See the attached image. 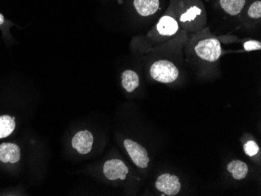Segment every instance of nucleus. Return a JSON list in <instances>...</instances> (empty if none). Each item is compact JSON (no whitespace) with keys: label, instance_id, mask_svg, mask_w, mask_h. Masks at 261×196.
<instances>
[{"label":"nucleus","instance_id":"1","mask_svg":"<svg viewBox=\"0 0 261 196\" xmlns=\"http://www.w3.org/2000/svg\"><path fill=\"white\" fill-rule=\"evenodd\" d=\"M178 70L172 62L169 61H158L152 64L150 68V75L154 80L161 83H171L178 77Z\"/></svg>","mask_w":261,"mask_h":196},{"label":"nucleus","instance_id":"2","mask_svg":"<svg viewBox=\"0 0 261 196\" xmlns=\"http://www.w3.org/2000/svg\"><path fill=\"white\" fill-rule=\"evenodd\" d=\"M198 57L208 62H215L221 55V46L216 39H206L200 41L195 47Z\"/></svg>","mask_w":261,"mask_h":196},{"label":"nucleus","instance_id":"3","mask_svg":"<svg viewBox=\"0 0 261 196\" xmlns=\"http://www.w3.org/2000/svg\"><path fill=\"white\" fill-rule=\"evenodd\" d=\"M124 145L129 156L133 159L135 164L143 169L147 167L149 163V158L144 147L130 139L124 140Z\"/></svg>","mask_w":261,"mask_h":196},{"label":"nucleus","instance_id":"4","mask_svg":"<svg viewBox=\"0 0 261 196\" xmlns=\"http://www.w3.org/2000/svg\"><path fill=\"white\" fill-rule=\"evenodd\" d=\"M155 185L158 191L169 196L178 194L181 188L179 178L171 174H164L159 176Z\"/></svg>","mask_w":261,"mask_h":196},{"label":"nucleus","instance_id":"5","mask_svg":"<svg viewBox=\"0 0 261 196\" xmlns=\"http://www.w3.org/2000/svg\"><path fill=\"white\" fill-rule=\"evenodd\" d=\"M128 168L121 159H113L107 161L103 165V174L110 181L124 180L128 174Z\"/></svg>","mask_w":261,"mask_h":196},{"label":"nucleus","instance_id":"6","mask_svg":"<svg viewBox=\"0 0 261 196\" xmlns=\"http://www.w3.org/2000/svg\"><path fill=\"white\" fill-rule=\"evenodd\" d=\"M93 135L89 131L77 132L72 139V146L81 154H88L92 150Z\"/></svg>","mask_w":261,"mask_h":196},{"label":"nucleus","instance_id":"7","mask_svg":"<svg viewBox=\"0 0 261 196\" xmlns=\"http://www.w3.org/2000/svg\"><path fill=\"white\" fill-rule=\"evenodd\" d=\"M20 150L17 145L3 143L0 145V161L3 163H16L20 160Z\"/></svg>","mask_w":261,"mask_h":196},{"label":"nucleus","instance_id":"8","mask_svg":"<svg viewBox=\"0 0 261 196\" xmlns=\"http://www.w3.org/2000/svg\"><path fill=\"white\" fill-rule=\"evenodd\" d=\"M134 6L138 14L147 17L158 11L159 8V0H134Z\"/></svg>","mask_w":261,"mask_h":196},{"label":"nucleus","instance_id":"9","mask_svg":"<svg viewBox=\"0 0 261 196\" xmlns=\"http://www.w3.org/2000/svg\"><path fill=\"white\" fill-rule=\"evenodd\" d=\"M158 32L164 36H174L178 30V24L173 17L170 16H164L161 17L158 25Z\"/></svg>","mask_w":261,"mask_h":196},{"label":"nucleus","instance_id":"10","mask_svg":"<svg viewBox=\"0 0 261 196\" xmlns=\"http://www.w3.org/2000/svg\"><path fill=\"white\" fill-rule=\"evenodd\" d=\"M227 170L232 175L233 178L239 181L246 178L249 171V168L246 163L238 159L231 161V163H228Z\"/></svg>","mask_w":261,"mask_h":196},{"label":"nucleus","instance_id":"11","mask_svg":"<svg viewBox=\"0 0 261 196\" xmlns=\"http://www.w3.org/2000/svg\"><path fill=\"white\" fill-rule=\"evenodd\" d=\"M122 86L127 92H133L139 86V77L135 71L127 70L121 75Z\"/></svg>","mask_w":261,"mask_h":196},{"label":"nucleus","instance_id":"12","mask_svg":"<svg viewBox=\"0 0 261 196\" xmlns=\"http://www.w3.org/2000/svg\"><path fill=\"white\" fill-rule=\"evenodd\" d=\"M246 4V0H220L223 10L231 16L238 15L241 13Z\"/></svg>","mask_w":261,"mask_h":196},{"label":"nucleus","instance_id":"13","mask_svg":"<svg viewBox=\"0 0 261 196\" xmlns=\"http://www.w3.org/2000/svg\"><path fill=\"white\" fill-rule=\"evenodd\" d=\"M14 118L8 115L0 116V138L8 137L15 129Z\"/></svg>","mask_w":261,"mask_h":196},{"label":"nucleus","instance_id":"14","mask_svg":"<svg viewBox=\"0 0 261 196\" xmlns=\"http://www.w3.org/2000/svg\"><path fill=\"white\" fill-rule=\"evenodd\" d=\"M201 10L196 7H193L186 11L185 14L181 16V22L192 21L194 20L197 16L200 15Z\"/></svg>","mask_w":261,"mask_h":196},{"label":"nucleus","instance_id":"15","mask_svg":"<svg viewBox=\"0 0 261 196\" xmlns=\"http://www.w3.org/2000/svg\"><path fill=\"white\" fill-rule=\"evenodd\" d=\"M248 15L251 18L259 19L261 17V2L260 1H256L251 4L250 8L248 10Z\"/></svg>","mask_w":261,"mask_h":196},{"label":"nucleus","instance_id":"16","mask_svg":"<svg viewBox=\"0 0 261 196\" xmlns=\"http://www.w3.org/2000/svg\"><path fill=\"white\" fill-rule=\"evenodd\" d=\"M244 151L247 156H254L259 153V148L254 141H249L244 145Z\"/></svg>","mask_w":261,"mask_h":196},{"label":"nucleus","instance_id":"17","mask_svg":"<svg viewBox=\"0 0 261 196\" xmlns=\"http://www.w3.org/2000/svg\"><path fill=\"white\" fill-rule=\"evenodd\" d=\"M244 49L248 52L253 50H259L261 49V43L259 41H248L244 43Z\"/></svg>","mask_w":261,"mask_h":196},{"label":"nucleus","instance_id":"18","mask_svg":"<svg viewBox=\"0 0 261 196\" xmlns=\"http://www.w3.org/2000/svg\"><path fill=\"white\" fill-rule=\"evenodd\" d=\"M4 16H3L2 14H0V25H2V24H4Z\"/></svg>","mask_w":261,"mask_h":196}]
</instances>
